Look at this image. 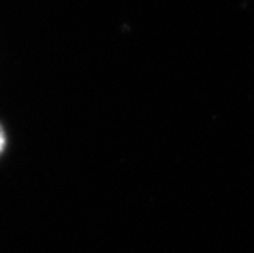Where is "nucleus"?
I'll use <instances>...</instances> for the list:
<instances>
[{"label": "nucleus", "instance_id": "f257e3e1", "mask_svg": "<svg viewBox=\"0 0 254 253\" xmlns=\"http://www.w3.org/2000/svg\"><path fill=\"white\" fill-rule=\"evenodd\" d=\"M8 147V137H7V130H5L3 123L0 122V156L5 153V150Z\"/></svg>", "mask_w": 254, "mask_h": 253}]
</instances>
